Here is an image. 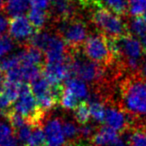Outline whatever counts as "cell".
<instances>
[{"mask_svg":"<svg viewBox=\"0 0 146 146\" xmlns=\"http://www.w3.org/2000/svg\"><path fill=\"white\" fill-rule=\"evenodd\" d=\"M7 0H0V10L5 6V3H6Z\"/></svg>","mask_w":146,"mask_h":146,"instance_id":"e575fe53","label":"cell"},{"mask_svg":"<svg viewBox=\"0 0 146 146\" xmlns=\"http://www.w3.org/2000/svg\"><path fill=\"white\" fill-rule=\"evenodd\" d=\"M35 27L31 24L28 17L23 15L14 16L9 20V34L17 40H24L30 38L35 32Z\"/></svg>","mask_w":146,"mask_h":146,"instance_id":"9c48e42d","label":"cell"},{"mask_svg":"<svg viewBox=\"0 0 146 146\" xmlns=\"http://www.w3.org/2000/svg\"><path fill=\"white\" fill-rule=\"evenodd\" d=\"M65 86L72 92L78 99L87 97L88 90L85 81L78 77H69L65 80Z\"/></svg>","mask_w":146,"mask_h":146,"instance_id":"9a60e30c","label":"cell"},{"mask_svg":"<svg viewBox=\"0 0 146 146\" xmlns=\"http://www.w3.org/2000/svg\"><path fill=\"white\" fill-rule=\"evenodd\" d=\"M59 35L72 51L79 50L87 37V26L75 17L63 20L59 27Z\"/></svg>","mask_w":146,"mask_h":146,"instance_id":"8992f818","label":"cell"},{"mask_svg":"<svg viewBox=\"0 0 146 146\" xmlns=\"http://www.w3.org/2000/svg\"><path fill=\"white\" fill-rule=\"evenodd\" d=\"M100 3L117 15H126L129 10V0H99Z\"/></svg>","mask_w":146,"mask_h":146,"instance_id":"ac0fdd59","label":"cell"},{"mask_svg":"<svg viewBox=\"0 0 146 146\" xmlns=\"http://www.w3.org/2000/svg\"><path fill=\"white\" fill-rule=\"evenodd\" d=\"M1 146H18V139L15 136L11 135Z\"/></svg>","mask_w":146,"mask_h":146,"instance_id":"4dcf8cb0","label":"cell"},{"mask_svg":"<svg viewBox=\"0 0 146 146\" xmlns=\"http://www.w3.org/2000/svg\"><path fill=\"white\" fill-rule=\"evenodd\" d=\"M131 30L139 38L146 53V19L142 16H136L132 20Z\"/></svg>","mask_w":146,"mask_h":146,"instance_id":"e0dca14e","label":"cell"},{"mask_svg":"<svg viewBox=\"0 0 146 146\" xmlns=\"http://www.w3.org/2000/svg\"><path fill=\"white\" fill-rule=\"evenodd\" d=\"M9 24V22L7 21V19L4 16L0 15V35L2 34L7 28V25Z\"/></svg>","mask_w":146,"mask_h":146,"instance_id":"1f68e13d","label":"cell"},{"mask_svg":"<svg viewBox=\"0 0 146 146\" xmlns=\"http://www.w3.org/2000/svg\"><path fill=\"white\" fill-rule=\"evenodd\" d=\"M70 77H78L89 83H100L105 77L106 66L80 55L79 50L71 51L69 58Z\"/></svg>","mask_w":146,"mask_h":146,"instance_id":"7a4b0ae2","label":"cell"},{"mask_svg":"<svg viewBox=\"0 0 146 146\" xmlns=\"http://www.w3.org/2000/svg\"><path fill=\"white\" fill-rule=\"evenodd\" d=\"M120 107L131 122V127L146 129V78L133 72L120 83Z\"/></svg>","mask_w":146,"mask_h":146,"instance_id":"6da1fadb","label":"cell"},{"mask_svg":"<svg viewBox=\"0 0 146 146\" xmlns=\"http://www.w3.org/2000/svg\"><path fill=\"white\" fill-rule=\"evenodd\" d=\"M118 137V131L110 126H102L91 137V144L93 146H105Z\"/></svg>","mask_w":146,"mask_h":146,"instance_id":"5bb4252c","label":"cell"},{"mask_svg":"<svg viewBox=\"0 0 146 146\" xmlns=\"http://www.w3.org/2000/svg\"><path fill=\"white\" fill-rule=\"evenodd\" d=\"M89 7L92 8V22L106 36L118 37L127 33V27L121 18L102 5L99 0H93Z\"/></svg>","mask_w":146,"mask_h":146,"instance_id":"3957f363","label":"cell"},{"mask_svg":"<svg viewBox=\"0 0 146 146\" xmlns=\"http://www.w3.org/2000/svg\"><path fill=\"white\" fill-rule=\"evenodd\" d=\"M144 18H145V19H146V13H145V16H144Z\"/></svg>","mask_w":146,"mask_h":146,"instance_id":"d590c367","label":"cell"},{"mask_svg":"<svg viewBox=\"0 0 146 146\" xmlns=\"http://www.w3.org/2000/svg\"><path fill=\"white\" fill-rule=\"evenodd\" d=\"M107 146H126V143L124 142V140L121 139V138L117 137L115 140H113L112 142H110Z\"/></svg>","mask_w":146,"mask_h":146,"instance_id":"d6a6232c","label":"cell"},{"mask_svg":"<svg viewBox=\"0 0 146 146\" xmlns=\"http://www.w3.org/2000/svg\"><path fill=\"white\" fill-rule=\"evenodd\" d=\"M30 5L32 8L46 10L49 6V0H30Z\"/></svg>","mask_w":146,"mask_h":146,"instance_id":"f546056e","label":"cell"},{"mask_svg":"<svg viewBox=\"0 0 146 146\" xmlns=\"http://www.w3.org/2000/svg\"><path fill=\"white\" fill-rule=\"evenodd\" d=\"M13 48L12 39L8 35H0V58L10 52Z\"/></svg>","mask_w":146,"mask_h":146,"instance_id":"484cf974","label":"cell"},{"mask_svg":"<svg viewBox=\"0 0 146 146\" xmlns=\"http://www.w3.org/2000/svg\"><path fill=\"white\" fill-rule=\"evenodd\" d=\"M0 87H1V84H0Z\"/></svg>","mask_w":146,"mask_h":146,"instance_id":"8d00e7d4","label":"cell"},{"mask_svg":"<svg viewBox=\"0 0 146 146\" xmlns=\"http://www.w3.org/2000/svg\"><path fill=\"white\" fill-rule=\"evenodd\" d=\"M12 126L10 123L0 121V146L2 145L11 135H12Z\"/></svg>","mask_w":146,"mask_h":146,"instance_id":"83f0119b","label":"cell"},{"mask_svg":"<svg viewBox=\"0 0 146 146\" xmlns=\"http://www.w3.org/2000/svg\"><path fill=\"white\" fill-rule=\"evenodd\" d=\"M43 75L51 84H60L61 81H65L67 78L70 77L69 59L46 62L43 66Z\"/></svg>","mask_w":146,"mask_h":146,"instance_id":"ba28073f","label":"cell"},{"mask_svg":"<svg viewBox=\"0 0 146 146\" xmlns=\"http://www.w3.org/2000/svg\"><path fill=\"white\" fill-rule=\"evenodd\" d=\"M83 52L87 58L103 66L108 67L116 63L108 43V38L103 33L88 37L84 42Z\"/></svg>","mask_w":146,"mask_h":146,"instance_id":"5b68a950","label":"cell"},{"mask_svg":"<svg viewBox=\"0 0 146 146\" xmlns=\"http://www.w3.org/2000/svg\"><path fill=\"white\" fill-rule=\"evenodd\" d=\"M45 145V131L42 124L34 125L30 136L27 139L24 146H44Z\"/></svg>","mask_w":146,"mask_h":146,"instance_id":"d6986e66","label":"cell"},{"mask_svg":"<svg viewBox=\"0 0 146 146\" xmlns=\"http://www.w3.org/2000/svg\"><path fill=\"white\" fill-rule=\"evenodd\" d=\"M62 129L63 133L65 135V138L71 141H75V140L80 138V131L79 128L71 121H65L62 123Z\"/></svg>","mask_w":146,"mask_h":146,"instance_id":"603a6c76","label":"cell"},{"mask_svg":"<svg viewBox=\"0 0 146 146\" xmlns=\"http://www.w3.org/2000/svg\"><path fill=\"white\" fill-rule=\"evenodd\" d=\"M129 12L134 17L146 13V0H129Z\"/></svg>","mask_w":146,"mask_h":146,"instance_id":"cb8c5ba5","label":"cell"},{"mask_svg":"<svg viewBox=\"0 0 146 146\" xmlns=\"http://www.w3.org/2000/svg\"><path fill=\"white\" fill-rule=\"evenodd\" d=\"M44 131L46 146H66L65 135L62 129V122L58 118L50 120L45 125Z\"/></svg>","mask_w":146,"mask_h":146,"instance_id":"7c38bea8","label":"cell"},{"mask_svg":"<svg viewBox=\"0 0 146 146\" xmlns=\"http://www.w3.org/2000/svg\"><path fill=\"white\" fill-rule=\"evenodd\" d=\"M79 131H80V138H90L94 135L95 133V127L93 125H89V124H83L81 127L79 128Z\"/></svg>","mask_w":146,"mask_h":146,"instance_id":"f1b7e54d","label":"cell"},{"mask_svg":"<svg viewBox=\"0 0 146 146\" xmlns=\"http://www.w3.org/2000/svg\"><path fill=\"white\" fill-rule=\"evenodd\" d=\"M43 52L46 62H54L69 59L71 49L60 35H52Z\"/></svg>","mask_w":146,"mask_h":146,"instance_id":"52a82bcc","label":"cell"},{"mask_svg":"<svg viewBox=\"0 0 146 146\" xmlns=\"http://www.w3.org/2000/svg\"><path fill=\"white\" fill-rule=\"evenodd\" d=\"M30 5V0H7L5 3V10L7 14L12 17L23 15Z\"/></svg>","mask_w":146,"mask_h":146,"instance_id":"2e32d148","label":"cell"},{"mask_svg":"<svg viewBox=\"0 0 146 146\" xmlns=\"http://www.w3.org/2000/svg\"><path fill=\"white\" fill-rule=\"evenodd\" d=\"M90 108L89 104L87 101H81L76 105L74 108V117H75L76 121L79 124L83 125V124L88 123L90 119Z\"/></svg>","mask_w":146,"mask_h":146,"instance_id":"44dd1931","label":"cell"},{"mask_svg":"<svg viewBox=\"0 0 146 146\" xmlns=\"http://www.w3.org/2000/svg\"><path fill=\"white\" fill-rule=\"evenodd\" d=\"M28 19L37 31L42 29L47 20V13L45 10L38 8H31L28 12Z\"/></svg>","mask_w":146,"mask_h":146,"instance_id":"ffe728a7","label":"cell"},{"mask_svg":"<svg viewBox=\"0 0 146 146\" xmlns=\"http://www.w3.org/2000/svg\"><path fill=\"white\" fill-rule=\"evenodd\" d=\"M129 146H146V129H135L129 137Z\"/></svg>","mask_w":146,"mask_h":146,"instance_id":"d4e9b609","label":"cell"},{"mask_svg":"<svg viewBox=\"0 0 146 146\" xmlns=\"http://www.w3.org/2000/svg\"><path fill=\"white\" fill-rule=\"evenodd\" d=\"M142 74V75L144 76V77L146 78V61L145 62L142 64V66H141V72H140Z\"/></svg>","mask_w":146,"mask_h":146,"instance_id":"836d02e7","label":"cell"},{"mask_svg":"<svg viewBox=\"0 0 146 146\" xmlns=\"http://www.w3.org/2000/svg\"><path fill=\"white\" fill-rule=\"evenodd\" d=\"M22 82H12L5 80L0 87V112L4 113L10 109L11 105L20 95Z\"/></svg>","mask_w":146,"mask_h":146,"instance_id":"30bf717a","label":"cell"},{"mask_svg":"<svg viewBox=\"0 0 146 146\" xmlns=\"http://www.w3.org/2000/svg\"><path fill=\"white\" fill-rule=\"evenodd\" d=\"M32 128H33V125H31V124H29V123H26L25 125H23L22 127H20L19 129H17L16 131H15L17 139H18L23 145H25L27 139H28V137L30 136Z\"/></svg>","mask_w":146,"mask_h":146,"instance_id":"4316f807","label":"cell"},{"mask_svg":"<svg viewBox=\"0 0 146 146\" xmlns=\"http://www.w3.org/2000/svg\"><path fill=\"white\" fill-rule=\"evenodd\" d=\"M78 103H79L78 102V98L68 88L65 87L60 99L61 106L63 108H66V109H74Z\"/></svg>","mask_w":146,"mask_h":146,"instance_id":"7402d4cb","label":"cell"},{"mask_svg":"<svg viewBox=\"0 0 146 146\" xmlns=\"http://www.w3.org/2000/svg\"><path fill=\"white\" fill-rule=\"evenodd\" d=\"M12 109L22 115L26 121L33 126L42 124L46 113L39 108L36 98L33 95L30 85L27 84V82H22L21 84L20 95L17 98L16 103Z\"/></svg>","mask_w":146,"mask_h":146,"instance_id":"277c9868","label":"cell"},{"mask_svg":"<svg viewBox=\"0 0 146 146\" xmlns=\"http://www.w3.org/2000/svg\"><path fill=\"white\" fill-rule=\"evenodd\" d=\"M51 6L58 20L63 21L74 17V0H51Z\"/></svg>","mask_w":146,"mask_h":146,"instance_id":"4fadbf2b","label":"cell"},{"mask_svg":"<svg viewBox=\"0 0 146 146\" xmlns=\"http://www.w3.org/2000/svg\"><path fill=\"white\" fill-rule=\"evenodd\" d=\"M104 122L106 125L114 128L115 130L120 132H124L125 130L130 129L131 122L126 113L121 109V107L110 106L106 108L105 120Z\"/></svg>","mask_w":146,"mask_h":146,"instance_id":"8fae6325","label":"cell"}]
</instances>
